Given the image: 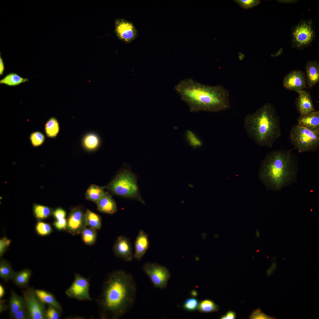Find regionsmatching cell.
I'll return each mask as SVG.
<instances>
[{
	"instance_id": "obj_32",
	"label": "cell",
	"mask_w": 319,
	"mask_h": 319,
	"mask_svg": "<svg viewBox=\"0 0 319 319\" xmlns=\"http://www.w3.org/2000/svg\"><path fill=\"white\" fill-rule=\"evenodd\" d=\"M35 230L37 233L41 236L48 235L52 231V229L49 224L40 221L36 224Z\"/></svg>"
},
{
	"instance_id": "obj_11",
	"label": "cell",
	"mask_w": 319,
	"mask_h": 319,
	"mask_svg": "<svg viewBox=\"0 0 319 319\" xmlns=\"http://www.w3.org/2000/svg\"><path fill=\"white\" fill-rule=\"evenodd\" d=\"M115 32L119 39L127 43L132 41L138 35L137 30L134 24L123 19H118L115 20Z\"/></svg>"
},
{
	"instance_id": "obj_42",
	"label": "cell",
	"mask_w": 319,
	"mask_h": 319,
	"mask_svg": "<svg viewBox=\"0 0 319 319\" xmlns=\"http://www.w3.org/2000/svg\"><path fill=\"white\" fill-rule=\"evenodd\" d=\"M236 318V313L234 311H229L220 317L221 319H234Z\"/></svg>"
},
{
	"instance_id": "obj_46",
	"label": "cell",
	"mask_w": 319,
	"mask_h": 319,
	"mask_svg": "<svg viewBox=\"0 0 319 319\" xmlns=\"http://www.w3.org/2000/svg\"><path fill=\"white\" fill-rule=\"evenodd\" d=\"M191 295L193 297H195L197 296L198 293L195 290H193L191 291Z\"/></svg>"
},
{
	"instance_id": "obj_30",
	"label": "cell",
	"mask_w": 319,
	"mask_h": 319,
	"mask_svg": "<svg viewBox=\"0 0 319 319\" xmlns=\"http://www.w3.org/2000/svg\"><path fill=\"white\" fill-rule=\"evenodd\" d=\"M33 211L35 217L40 220L48 217L52 213L51 209L47 206L39 204L34 205Z\"/></svg>"
},
{
	"instance_id": "obj_15",
	"label": "cell",
	"mask_w": 319,
	"mask_h": 319,
	"mask_svg": "<svg viewBox=\"0 0 319 319\" xmlns=\"http://www.w3.org/2000/svg\"><path fill=\"white\" fill-rule=\"evenodd\" d=\"M297 92L298 96L296 102V107L300 115L307 114L315 110L308 91L301 90Z\"/></svg>"
},
{
	"instance_id": "obj_4",
	"label": "cell",
	"mask_w": 319,
	"mask_h": 319,
	"mask_svg": "<svg viewBox=\"0 0 319 319\" xmlns=\"http://www.w3.org/2000/svg\"><path fill=\"white\" fill-rule=\"evenodd\" d=\"M244 127L248 136L261 147L271 148L281 136L280 120L271 104H264L245 115Z\"/></svg>"
},
{
	"instance_id": "obj_3",
	"label": "cell",
	"mask_w": 319,
	"mask_h": 319,
	"mask_svg": "<svg viewBox=\"0 0 319 319\" xmlns=\"http://www.w3.org/2000/svg\"><path fill=\"white\" fill-rule=\"evenodd\" d=\"M292 151L274 150L261 162L259 178L268 191H279L297 182L298 161Z\"/></svg>"
},
{
	"instance_id": "obj_10",
	"label": "cell",
	"mask_w": 319,
	"mask_h": 319,
	"mask_svg": "<svg viewBox=\"0 0 319 319\" xmlns=\"http://www.w3.org/2000/svg\"><path fill=\"white\" fill-rule=\"evenodd\" d=\"M314 36L311 22L304 21L300 22L294 30L292 33L293 42L297 47H303L311 43Z\"/></svg>"
},
{
	"instance_id": "obj_16",
	"label": "cell",
	"mask_w": 319,
	"mask_h": 319,
	"mask_svg": "<svg viewBox=\"0 0 319 319\" xmlns=\"http://www.w3.org/2000/svg\"><path fill=\"white\" fill-rule=\"evenodd\" d=\"M149 245L148 234L143 230H140L135 241L134 258L140 261L148 249Z\"/></svg>"
},
{
	"instance_id": "obj_27",
	"label": "cell",
	"mask_w": 319,
	"mask_h": 319,
	"mask_svg": "<svg viewBox=\"0 0 319 319\" xmlns=\"http://www.w3.org/2000/svg\"><path fill=\"white\" fill-rule=\"evenodd\" d=\"M59 130L58 122L54 117L50 118L45 125V131L48 137L54 138L58 135Z\"/></svg>"
},
{
	"instance_id": "obj_20",
	"label": "cell",
	"mask_w": 319,
	"mask_h": 319,
	"mask_svg": "<svg viewBox=\"0 0 319 319\" xmlns=\"http://www.w3.org/2000/svg\"><path fill=\"white\" fill-rule=\"evenodd\" d=\"M32 271L28 268L15 272L12 280L14 284L20 288L27 287L32 275Z\"/></svg>"
},
{
	"instance_id": "obj_34",
	"label": "cell",
	"mask_w": 319,
	"mask_h": 319,
	"mask_svg": "<svg viewBox=\"0 0 319 319\" xmlns=\"http://www.w3.org/2000/svg\"><path fill=\"white\" fill-rule=\"evenodd\" d=\"M30 139L33 146L38 147L41 145L44 142L45 136L42 133L36 131L31 134Z\"/></svg>"
},
{
	"instance_id": "obj_38",
	"label": "cell",
	"mask_w": 319,
	"mask_h": 319,
	"mask_svg": "<svg viewBox=\"0 0 319 319\" xmlns=\"http://www.w3.org/2000/svg\"><path fill=\"white\" fill-rule=\"evenodd\" d=\"M273 317L268 316L263 313L259 309L254 310L249 316L251 319H274Z\"/></svg>"
},
{
	"instance_id": "obj_28",
	"label": "cell",
	"mask_w": 319,
	"mask_h": 319,
	"mask_svg": "<svg viewBox=\"0 0 319 319\" xmlns=\"http://www.w3.org/2000/svg\"><path fill=\"white\" fill-rule=\"evenodd\" d=\"M217 305L210 299H205L201 301L199 303L198 310L202 313H209L218 311Z\"/></svg>"
},
{
	"instance_id": "obj_47",
	"label": "cell",
	"mask_w": 319,
	"mask_h": 319,
	"mask_svg": "<svg viewBox=\"0 0 319 319\" xmlns=\"http://www.w3.org/2000/svg\"><path fill=\"white\" fill-rule=\"evenodd\" d=\"M255 233L256 236L257 237H259L260 236V232L258 230H256Z\"/></svg>"
},
{
	"instance_id": "obj_36",
	"label": "cell",
	"mask_w": 319,
	"mask_h": 319,
	"mask_svg": "<svg viewBox=\"0 0 319 319\" xmlns=\"http://www.w3.org/2000/svg\"><path fill=\"white\" fill-rule=\"evenodd\" d=\"M235 2L244 9L253 8L259 4L260 1L258 0H235Z\"/></svg>"
},
{
	"instance_id": "obj_8",
	"label": "cell",
	"mask_w": 319,
	"mask_h": 319,
	"mask_svg": "<svg viewBox=\"0 0 319 319\" xmlns=\"http://www.w3.org/2000/svg\"><path fill=\"white\" fill-rule=\"evenodd\" d=\"M22 293L30 319H46L45 304L38 297L35 290L27 287Z\"/></svg>"
},
{
	"instance_id": "obj_33",
	"label": "cell",
	"mask_w": 319,
	"mask_h": 319,
	"mask_svg": "<svg viewBox=\"0 0 319 319\" xmlns=\"http://www.w3.org/2000/svg\"><path fill=\"white\" fill-rule=\"evenodd\" d=\"M199 302L198 300L194 297H190L184 302L183 307L184 309L189 312H193L198 309Z\"/></svg>"
},
{
	"instance_id": "obj_29",
	"label": "cell",
	"mask_w": 319,
	"mask_h": 319,
	"mask_svg": "<svg viewBox=\"0 0 319 319\" xmlns=\"http://www.w3.org/2000/svg\"><path fill=\"white\" fill-rule=\"evenodd\" d=\"M81 234L82 239L86 244L91 245L95 242L97 236L96 230L90 227H86Z\"/></svg>"
},
{
	"instance_id": "obj_39",
	"label": "cell",
	"mask_w": 319,
	"mask_h": 319,
	"mask_svg": "<svg viewBox=\"0 0 319 319\" xmlns=\"http://www.w3.org/2000/svg\"><path fill=\"white\" fill-rule=\"evenodd\" d=\"M11 240L6 237H4L0 240V256L1 258L8 247Z\"/></svg>"
},
{
	"instance_id": "obj_6",
	"label": "cell",
	"mask_w": 319,
	"mask_h": 319,
	"mask_svg": "<svg viewBox=\"0 0 319 319\" xmlns=\"http://www.w3.org/2000/svg\"><path fill=\"white\" fill-rule=\"evenodd\" d=\"M106 188L116 195L134 198L144 204L139 195L135 177L128 170L121 172Z\"/></svg>"
},
{
	"instance_id": "obj_44",
	"label": "cell",
	"mask_w": 319,
	"mask_h": 319,
	"mask_svg": "<svg viewBox=\"0 0 319 319\" xmlns=\"http://www.w3.org/2000/svg\"><path fill=\"white\" fill-rule=\"evenodd\" d=\"M4 70V63L3 60L0 56V75L3 74V73Z\"/></svg>"
},
{
	"instance_id": "obj_7",
	"label": "cell",
	"mask_w": 319,
	"mask_h": 319,
	"mask_svg": "<svg viewBox=\"0 0 319 319\" xmlns=\"http://www.w3.org/2000/svg\"><path fill=\"white\" fill-rule=\"evenodd\" d=\"M142 268L154 287L161 289L166 288L170 277V273L166 267L158 263L147 262L144 264Z\"/></svg>"
},
{
	"instance_id": "obj_2",
	"label": "cell",
	"mask_w": 319,
	"mask_h": 319,
	"mask_svg": "<svg viewBox=\"0 0 319 319\" xmlns=\"http://www.w3.org/2000/svg\"><path fill=\"white\" fill-rule=\"evenodd\" d=\"M174 89L191 113L218 112L230 107L229 91L220 85L205 84L190 78L182 80Z\"/></svg>"
},
{
	"instance_id": "obj_17",
	"label": "cell",
	"mask_w": 319,
	"mask_h": 319,
	"mask_svg": "<svg viewBox=\"0 0 319 319\" xmlns=\"http://www.w3.org/2000/svg\"><path fill=\"white\" fill-rule=\"evenodd\" d=\"M297 124L316 132H319V111L315 110L308 114L300 115Z\"/></svg>"
},
{
	"instance_id": "obj_48",
	"label": "cell",
	"mask_w": 319,
	"mask_h": 319,
	"mask_svg": "<svg viewBox=\"0 0 319 319\" xmlns=\"http://www.w3.org/2000/svg\"><path fill=\"white\" fill-rule=\"evenodd\" d=\"M188 186L189 187L191 188H192L193 187V185L192 184H189L188 185Z\"/></svg>"
},
{
	"instance_id": "obj_37",
	"label": "cell",
	"mask_w": 319,
	"mask_h": 319,
	"mask_svg": "<svg viewBox=\"0 0 319 319\" xmlns=\"http://www.w3.org/2000/svg\"><path fill=\"white\" fill-rule=\"evenodd\" d=\"M10 318L13 319H30L26 307L14 313Z\"/></svg>"
},
{
	"instance_id": "obj_14",
	"label": "cell",
	"mask_w": 319,
	"mask_h": 319,
	"mask_svg": "<svg viewBox=\"0 0 319 319\" xmlns=\"http://www.w3.org/2000/svg\"><path fill=\"white\" fill-rule=\"evenodd\" d=\"M283 86L287 89L296 92L303 90L306 86L305 76L303 72L294 71L284 78Z\"/></svg>"
},
{
	"instance_id": "obj_41",
	"label": "cell",
	"mask_w": 319,
	"mask_h": 319,
	"mask_svg": "<svg viewBox=\"0 0 319 319\" xmlns=\"http://www.w3.org/2000/svg\"><path fill=\"white\" fill-rule=\"evenodd\" d=\"M66 214V211L61 208L56 209L53 212V216L56 220L65 218Z\"/></svg>"
},
{
	"instance_id": "obj_35",
	"label": "cell",
	"mask_w": 319,
	"mask_h": 319,
	"mask_svg": "<svg viewBox=\"0 0 319 319\" xmlns=\"http://www.w3.org/2000/svg\"><path fill=\"white\" fill-rule=\"evenodd\" d=\"M61 312L55 307L48 305L45 311L46 319H58L61 316Z\"/></svg>"
},
{
	"instance_id": "obj_19",
	"label": "cell",
	"mask_w": 319,
	"mask_h": 319,
	"mask_svg": "<svg viewBox=\"0 0 319 319\" xmlns=\"http://www.w3.org/2000/svg\"><path fill=\"white\" fill-rule=\"evenodd\" d=\"M96 204L98 210L102 212L112 214L117 211V206L115 201L108 193H105Z\"/></svg>"
},
{
	"instance_id": "obj_5",
	"label": "cell",
	"mask_w": 319,
	"mask_h": 319,
	"mask_svg": "<svg viewBox=\"0 0 319 319\" xmlns=\"http://www.w3.org/2000/svg\"><path fill=\"white\" fill-rule=\"evenodd\" d=\"M289 139L298 152H314L319 147V132L299 125H293L289 133Z\"/></svg>"
},
{
	"instance_id": "obj_1",
	"label": "cell",
	"mask_w": 319,
	"mask_h": 319,
	"mask_svg": "<svg viewBox=\"0 0 319 319\" xmlns=\"http://www.w3.org/2000/svg\"><path fill=\"white\" fill-rule=\"evenodd\" d=\"M136 286L133 276L122 270L109 273L97 299L99 314L103 319H118L130 311L136 298Z\"/></svg>"
},
{
	"instance_id": "obj_43",
	"label": "cell",
	"mask_w": 319,
	"mask_h": 319,
	"mask_svg": "<svg viewBox=\"0 0 319 319\" xmlns=\"http://www.w3.org/2000/svg\"><path fill=\"white\" fill-rule=\"evenodd\" d=\"M8 308L7 305L5 304V301L0 299V313H1L6 311Z\"/></svg>"
},
{
	"instance_id": "obj_21",
	"label": "cell",
	"mask_w": 319,
	"mask_h": 319,
	"mask_svg": "<svg viewBox=\"0 0 319 319\" xmlns=\"http://www.w3.org/2000/svg\"><path fill=\"white\" fill-rule=\"evenodd\" d=\"M35 293L39 299L45 304L52 306L61 311H62L61 305L51 293L43 289L35 290Z\"/></svg>"
},
{
	"instance_id": "obj_45",
	"label": "cell",
	"mask_w": 319,
	"mask_h": 319,
	"mask_svg": "<svg viewBox=\"0 0 319 319\" xmlns=\"http://www.w3.org/2000/svg\"><path fill=\"white\" fill-rule=\"evenodd\" d=\"M5 293V289L2 284H0V299H2Z\"/></svg>"
},
{
	"instance_id": "obj_40",
	"label": "cell",
	"mask_w": 319,
	"mask_h": 319,
	"mask_svg": "<svg viewBox=\"0 0 319 319\" xmlns=\"http://www.w3.org/2000/svg\"><path fill=\"white\" fill-rule=\"evenodd\" d=\"M53 225L58 230H66L67 225V220L65 218L56 220L53 222Z\"/></svg>"
},
{
	"instance_id": "obj_22",
	"label": "cell",
	"mask_w": 319,
	"mask_h": 319,
	"mask_svg": "<svg viewBox=\"0 0 319 319\" xmlns=\"http://www.w3.org/2000/svg\"><path fill=\"white\" fill-rule=\"evenodd\" d=\"M9 306L10 317L18 310L26 307L23 297L19 295L13 290L11 292Z\"/></svg>"
},
{
	"instance_id": "obj_24",
	"label": "cell",
	"mask_w": 319,
	"mask_h": 319,
	"mask_svg": "<svg viewBox=\"0 0 319 319\" xmlns=\"http://www.w3.org/2000/svg\"><path fill=\"white\" fill-rule=\"evenodd\" d=\"M84 214L87 226L96 230L100 229L101 226V220L99 215L89 209H87Z\"/></svg>"
},
{
	"instance_id": "obj_25",
	"label": "cell",
	"mask_w": 319,
	"mask_h": 319,
	"mask_svg": "<svg viewBox=\"0 0 319 319\" xmlns=\"http://www.w3.org/2000/svg\"><path fill=\"white\" fill-rule=\"evenodd\" d=\"M28 81V79L24 78L14 73H10L0 80V84L9 86H16Z\"/></svg>"
},
{
	"instance_id": "obj_13",
	"label": "cell",
	"mask_w": 319,
	"mask_h": 319,
	"mask_svg": "<svg viewBox=\"0 0 319 319\" xmlns=\"http://www.w3.org/2000/svg\"><path fill=\"white\" fill-rule=\"evenodd\" d=\"M113 250L116 257L126 262L132 261L134 254L130 240L123 235L118 236L114 244Z\"/></svg>"
},
{
	"instance_id": "obj_26",
	"label": "cell",
	"mask_w": 319,
	"mask_h": 319,
	"mask_svg": "<svg viewBox=\"0 0 319 319\" xmlns=\"http://www.w3.org/2000/svg\"><path fill=\"white\" fill-rule=\"evenodd\" d=\"M14 272L8 261L3 259L0 261V277L5 281L11 280Z\"/></svg>"
},
{
	"instance_id": "obj_31",
	"label": "cell",
	"mask_w": 319,
	"mask_h": 319,
	"mask_svg": "<svg viewBox=\"0 0 319 319\" xmlns=\"http://www.w3.org/2000/svg\"><path fill=\"white\" fill-rule=\"evenodd\" d=\"M98 137L94 134L87 135L84 140V144L85 147L89 149H93L97 147L99 144Z\"/></svg>"
},
{
	"instance_id": "obj_9",
	"label": "cell",
	"mask_w": 319,
	"mask_h": 319,
	"mask_svg": "<svg viewBox=\"0 0 319 319\" xmlns=\"http://www.w3.org/2000/svg\"><path fill=\"white\" fill-rule=\"evenodd\" d=\"M89 282L88 279L78 273L74 274V280L65 291L69 297L77 300H91L89 293Z\"/></svg>"
},
{
	"instance_id": "obj_18",
	"label": "cell",
	"mask_w": 319,
	"mask_h": 319,
	"mask_svg": "<svg viewBox=\"0 0 319 319\" xmlns=\"http://www.w3.org/2000/svg\"><path fill=\"white\" fill-rule=\"evenodd\" d=\"M305 70L307 83L309 87L315 86L319 82V64L315 61H308L306 64Z\"/></svg>"
},
{
	"instance_id": "obj_23",
	"label": "cell",
	"mask_w": 319,
	"mask_h": 319,
	"mask_svg": "<svg viewBox=\"0 0 319 319\" xmlns=\"http://www.w3.org/2000/svg\"><path fill=\"white\" fill-rule=\"evenodd\" d=\"M105 193L104 187L93 185L88 188L86 195L88 199L96 203Z\"/></svg>"
},
{
	"instance_id": "obj_12",
	"label": "cell",
	"mask_w": 319,
	"mask_h": 319,
	"mask_svg": "<svg viewBox=\"0 0 319 319\" xmlns=\"http://www.w3.org/2000/svg\"><path fill=\"white\" fill-rule=\"evenodd\" d=\"M67 221L66 230L72 235L81 233L87 226L84 214L79 208H75L71 210Z\"/></svg>"
}]
</instances>
